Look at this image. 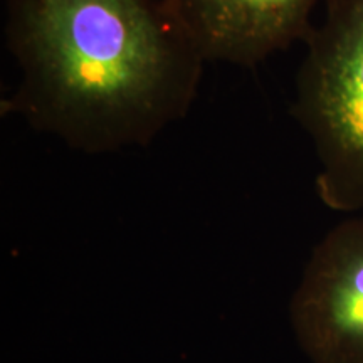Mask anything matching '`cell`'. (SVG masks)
I'll return each instance as SVG.
<instances>
[{"mask_svg":"<svg viewBox=\"0 0 363 363\" xmlns=\"http://www.w3.org/2000/svg\"><path fill=\"white\" fill-rule=\"evenodd\" d=\"M17 86L0 103L78 152L147 147L187 115L206 59L169 0H6Z\"/></svg>","mask_w":363,"mask_h":363,"instance_id":"1","label":"cell"},{"mask_svg":"<svg viewBox=\"0 0 363 363\" xmlns=\"http://www.w3.org/2000/svg\"><path fill=\"white\" fill-rule=\"evenodd\" d=\"M293 115L315 148L320 201L363 211V0L326 2L306 39Z\"/></svg>","mask_w":363,"mask_h":363,"instance_id":"2","label":"cell"},{"mask_svg":"<svg viewBox=\"0 0 363 363\" xmlns=\"http://www.w3.org/2000/svg\"><path fill=\"white\" fill-rule=\"evenodd\" d=\"M289 321L311 363H363V216L340 222L313 249Z\"/></svg>","mask_w":363,"mask_h":363,"instance_id":"3","label":"cell"},{"mask_svg":"<svg viewBox=\"0 0 363 363\" xmlns=\"http://www.w3.org/2000/svg\"><path fill=\"white\" fill-rule=\"evenodd\" d=\"M328 0H169L206 61L256 67L305 40Z\"/></svg>","mask_w":363,"mask_h":363,"instance_id":"4","label":"cell"}]
</instances>
